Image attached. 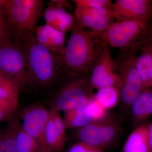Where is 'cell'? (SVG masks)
<instances>
[{
    "label": "cell",
    "mask_w": 152,
    "mask_h": 152,
    "mask_svg": "<svg viewBox=\"0 0 152 152\" xmlns=\"http://www.w3.org/2000/svg\"><path fill=\"white\" fill-rule=\"evenodd\" d=\"M18 106L0 98V123L8 121L16 112Z\"/></svg>",
    "instance_id": "obj_26"
},
{
    "label": "cell",
    "mask_w": 152,
    "mask_h": 152,
    "mask_svg": "<svg viewBox=\"0 0 152 152\" xmlns=\"http://www.w3.org/2000/svg\"><path fill=\"white\" fill-rule=\"evenodd\" d=\"M89 73L76 74L66 71L58 86L51 108L64 112L86 106L94 94Z\"/></svg>",
    "instance_id": "obj_3"
},
{
    "label": "cell",
    "mask_w": 152,
    "mask_h": 152,
    "mask_svg": "<svg viewBox=\"0 0 152 152\" xmlns=\"http://www.w3.org/2000/svg\"><path fill=\"white\" fill-rule=\"evenodd\" d=\"M94 96L107 110H110L118 103L119 90L115 86L104 87L98 89Z\"/></svg>",
    "instance_id": "obj_21"
},
{
    "label": "cell",
    "mask_w": 152,
    "mask_h": 152,
    "mask_svg": "<svg viewBox=\"0 0 152 152\" xmlns=\"http://www.w3.org/2000/svg\"><path fill=\"white\" fill-rule=\"evenodd\" d=\"M45 135L47 142L52 152H64L66 144L60 139L50 115L46 125Z\"/></svg>",
    "instance_id": "obj_22"
},
{
    "label": "cell",
    "mask_w": 152,
    "mask_h": 152,
    "mask_svg": "<svg viewBox=\"0 0 152 152\" xmlns=\"http://www.w3.org/2000/svg\"><path fill=\"white\" fill-rule=\"evenodd\" d=\"M112 12L113 9H93L76 6L74 16L78 26L89 30L101 17Z\"/></svg>",
    "instance_id": "obj_18"
},
{
    "label": "cell",
    "mask_w": 152,
    "mask_h": 152,
    "mask_svg": "<svg viewBox=\"0 0 152 152\" xmlns=\"http://www.w3.org/2000/svg\"><path fill=\"white\" fill-rule=\"evenodd\" d=\"M86 107L93 121L104 119L108 115L107 110L95 99L94 95L87 104Z\"/></svg>",
    "instance_id": "obj_24"
},
{
    "label": "cell",
    "mask_w": 152,
    "mask_h": 152,
    "mask_svg": "<svg viewBox=\"0 0 152 152\" xmlns=\"http://www.w3.org/2000/svg\"><path fill=\"white\" fill-rule=\"evenodd\" d=\"M150 125L143 124L131 133L121 152H150Z\"/></svg>",
    "instance_id": "obj_15"
},
{
    "label": "cell",
    "mask_w": 152,
    "mask_h": 152,
    "mask_svg": "<svg viewBox=\"0 0 152 152\" xmlns=\"http://www.w3.org/2000/svg\"><path fill=\"white\" fill-rule=\"evenodd\" d=\"M149 37L152 39V16L149 23Z\"/></svg>",
    "instance_id": "obj_33"
},
{
    "label": "cell",
    "mask_w": 152,
    "mask_h": 152,
    "mask_svg": "<svg viewBox=\"0 0 152 152\" xmlns=\"http://www.w3.org/2000/svg\"><path fill=\"white\" fill-rule=\"evenodd\" d=\"M22 38L27 56L26 86L38 90L56 86L66 72L61 55L39 44L34 32H24Z\"/></svg>",
    "instance_id": "obj_1"
},
{
    "label": "cell",
    "mask_w": 152,
    "mask_h": 152,
    "mask_svg": "<svg viewBox=\"0 0 152 152\" xmlns=\"http://www.w3.org/2000/svg\"><path fill=\"white\" fill-rule=\"evenodd\" d=\"M48 4L58 6L64 9H72L73 7L71 4V1L67 0H50Z\"/></svg>",
    "instance_id": "obj_30"
},
{
    "label": "cell",
    "mask_w": 152,
    "mask_h": 152,
    "mask_svg": "<svg viewBox=\"0 0 152 152\" xmlns=\"http://www.w3.org/2000/svg\"><path fill=\"white\" fill-rule=\"evenodd\" d=\"M149 139L151 151H152V124L149 126Z\"/></svg>",
    "instance_id": "obj_32"
},
{
    "label": "cell",
    "mask_w": 152,
    "mask_h": 152,
    "mask_svg": "<svg viewBox=\"0 0 152 152\" xmlns=\"http://www.w3.org/2000/svg\"><path fill=\"white\" fill-rule=\"evenodd\" d=\"M7 2V0H0V9L3 10Z\"/></svg>",
    "instance_id": "obj_34"
},
{
    "label": "cell",
    "mask_w": 152,
    "mask_h": 152,
    "mask_svg": "<svg viewBox=\"0 0 152 152\" xmlns=\"http://www.w3.org/2000/svg\"><path fill=\"white\" fill-rule=\"evenodd\" d=\"M20 122L19 114L15 113L0 129V152H18L16 140L18 126Z\"/></svg>",
    "instance_id": "obj_16"
},
{
    "label": "cell",
    "mask_w": 152,
    "mask_h": 152,
    "mask_svg": "<svg viewBox=\"0 0 152 152\" xmlns=\"http://www.w3.org/2000/svg\"><path fill=\"white\" fill-rule=\"evenodd\" d=\"M14 42H15L14 36L0 28V46L10 45Z\"/></svg>",
    "instance_id": "obj_29"
},
{
    "label": "cell",
    "mask_w": 152,
    "mask_h": 152,
    "mask_svg": "<svg viewBox=\"0 0 152 152\" xmlns=\"http://www.w3.org/2000/svg\"><path fill=\"white\" fill-rule=\"evenodd\" d=\"M34 34L39 44L62 56L64 54L66 45L65 33L45 24L38 26Z\"/></svg>",
    "instance_id": "obj_13"
},
{
    "label": "cell",
    "mask_w": 152,
    "mask_h": 152,
    "mask_svg": "<svg viewBox=\"0 0 152 152\" xmlns=\"http://www.w3.org/2000/svg\"><path fill=\"white\" fill-rule=\"evenodd\" d=\"M62 56L66 70L76 74L89 73L107 46L96 32L76 24Z\"/></svg>",
    "instance_id": "obj_2"
},
{
    "label": "cell",
    "mask_w": 152,
    "mask_h": 152,
    "mask_svg": "<svg viewBox=\"0 0 152 152\" xmlns=\"http://www.w3.org/2000/svg\"><path fill=\"white\" fill-rule=\"evenodd\" d=\"M47 5L43 14L45 24L65 34L71 31L76 25L75 16L65 9L51 4Z\"/></svg>",
    "instance_id": "obj_12"
},
{
    "label": "cell",
    "mask_w": 152,
    "mask_h": 152,
    "mask_svg": "<svg viewBox=\"0 0 152 152\" xmlns=\"http://www.w3.org/2000/svg\"><path fill=\"white\" fill-rule=\"evenodd\" d=\"M21 125L36 143L38 152H52L47 142L45 127L50 112L40 104L27 107L19 114Z\"/></svg>",
    "instance_id": "obj_9"
},
{
    "label": "cell",
    "mask_w": 152,
    "mask_h": 152,
    "mask_svg": "<svg viewBox=\"0 0 152 152\" xmlns=\"http://www.w3.org/2000/svg\"><path fill=\"white\" fill-rule=\"evenodd\" d=\"M64 113L63 120L66 129H78L93 122L86 106Z\"/></svg>",
    "instance_id": "obj_19"
},
{
    "label": "cell",
    "mask_w": 152,
    "mask_h": 152,
    "mask_svg": "<svg viewBox=\"0 0 152 152\" xmlns=\"http://www.w3.org/2000/svg\"><path fill=\"white\" fill-rule=\"evenodd\" d=\"M16 140L18 152H38L36 143L23 128L21 122L17 128Z\"/></svg>",
    "instance_id": "obj_23"
},
{
    "label": "cell",
    "mask_w": 152,
    "mask_h": 152,
    "mask_svg": "<svg viewBox=\"0 0 152 152\" xmlns=\"http://www.w3.org/2000/svg\"><path fill=\"white\" fill-rule=\"evenodd\" d=\"M130 111L133 121L142 122L152 114V88H145L133 104Z\"/></svg>",
    "instance_id": "obj_17"
},
{
    "label": "cell",
    "mask_w": 152,
    "mask_h": 152,
    "mask_svg": "<svg viewBox=\"0 0 152 152\" xmlns=\"http://www.w3.org/2000/svg\"><path fill=\"white\" fill-rule=\"evenodd\" d=\"M43 0H7L3 10L15 37V42H22V34L34 32L45 10Z\"/></svg>",
    "instance_id": "obj_6"
},
{
    "label": "cell",
    "mask_w": 152,
    "mask_h": 152,
    "mask_svg": "<svg viewBox=\"0 0 152 152\" xmlns=\"http://www.w3.org/2000/svg\"><path fill=\"white\" fill-rule=\"evenodd\" d=\"M113 14L115 21L136 20L150 22L152 16V1L116 0Z\"/></svg>",
    "instance_id": "obj_11"
},
{
    "label": "cell",
    "mask_w": 152,
    "mask_h": 152,
    "mask_svg": "<svg viewBox=\"0 0 152 152\" xmlns=\"http://www.w3.org/2000/svg\"><path fill=\"white\" fill-rule=\"evenodd\" d=\"M137 55V69L144 88H152V39L148 36Z\"/></svg>",
    "instance_id": "obj_14"
},
{
    "label": "cell",
    "mask_w": 152,
    "mask_h": 152,
    "mask_svg": "<svg viewBox=\"0 0 152 152\" xmlns=\"http://www.w3.org/2000/svg\"><path fill=\"white\" fill-rule=\"evenodd\" d=\"M20 91L18 84L0 72V98L18 106Z\"/></svg>",
    "instance_id": "obj_20"
},
{
    "label": "cell",
    "mask_w": 152,
    "mask_h": 152,
    "mask_svg": "<svg viewBox=\"0 0 152 152\" xmlns=\"http://www.w3.org/2000/svg\"><path fill=\"white\" fill-rule=\"evenodd\" d=\"M152 152V151H151V152Z\"/></svg>",
    "instance_id": "obj_35"
},
{
    "label": "cell",
    "mask_w": 152,
    "mask_h": 152,
    "mask_svg": "<svg viewBox=\"0 0 152 152\" xmlns=\"http://www.w3.org/2000/svg\"><path fill=\"white\" fill-rule=\"evenodd\" d=\"M149 23L136 20L115 21L101 33V38L108 47L140 50L148 36Z\"/></svg>",
    "instance_id": "obj_5"
},
{
    "label": "cell",
    "mask_w": 152,
    "mask_h": 152,
    "mask_svg": "<svg viewBox=\"0 0 152 152\" xmlns=\"http://www.w3.org/2000/svg\"><path fill=\"white\" fill-rule=\"evenodd\" d=\"M0 28L15 37L13 32L9 24L7 15L4 10L1 9H0Z\"/></svg>",
    "instance_id": "obj_28"
},
{
    "label": "cell",
    "mask_w": 152,
    "mask_h": 152,
    "mask_svg": "<svg viewBox=\"0 0 152 152\" xmlns=\"http://www.w3.org/2000/svg\"><path fill=\"white\" fill-rule=\"evenodd\" d=\"M86 152H106L105 150L98 148V147L91 146Z\"/></svg>",
    "instance_id": "obj_31"
},
{
    "label": "cell",
    "mask_w": 152,
    "mask_h": 152,
    "mask_svg": "<svg viewBox=\"0 0 152 152\" xmlns=\"http://www.w3.org/2000/svg\"><path fill=\"white\" fill-rule=\"evenodd\" d=\"M76 6L93 9H113L114 3L111 0H72Z\"/></svg>",
    "instance_id": "obj_25"
},
{
    "label": "cell",
    "mask_w": 152,
    "mask_h": 152,
    "mask_svg": "<svg viewBox=\"0 0 152 152\" xmlns=\"http://www.w3.org/2000/svg\"><path fill=\"white\" fill-rule=\"evenodd\" d=\"M92 146L77 141L68 147L65 152H86Z\"/></svg>",
    "instance_id": "obj_27"
},
{
    "label": "cell",
    "mask_w": 152,
    "mask_h": 152,
    "mask_svg": "<svg viewBox=\"0 0 152 152\" xmlns=\"http://www.w3.org/2000/svg\"><path fill=\"white\" fill-rule=\"evenodd\" d=\"M121 131L118 123L108 115L104 119L93 121L77 129L75 137L78 141L109 150L116 145Z\"/></svg>",
    "instance_id": "obj_7"
},
{
    "label": "cell",
    "mask_w": 152,
    "mask_h": 152,
    "mask_svg": "<svg viewBox=\"0 0 152 152\" xmlns=\"http://www.w3.org/2000/svg\"><path fill=\"white\" fill-rule=\"evenodd\" d=\"M26 50L23 42L0 46V72L18 85L20 91L26 86Z\"/></svg>",
    "instance_id": "obj_8"
},
{
    "label": "cell",
    "mask_w": 152,
    "mask_h": 152,
    "mask_svg": "<svg viewBox=\"0 0 152 152\" xmlns=\"http://www.w3.org/2000/svg\"><path fill=\"white\" fill-rule=\"evenodd\" d=\"M120 50L118 56L115 60L119 78L120 102L122 108L129 111L144 89L136 65L137 56L140 50Z\"/></svg>",
    "instance_id": "obj_4"
},
{
    "label": "cell",
    "mask_w": 152,
    "mask_h": 152,
    "mask_svg": "<svg viewBox=\"0 0 152 152\" xmlns=\"http://www.w3.org/2000/svg\"><path fill=\"white\" fill-rule=\"evenodd\" d=\"M89 80L94 89L110 86L118 88L119 78L116 64L112 57L109 47L105 48L102 54L91 70Z\"/></svg>",
    "instance_id": "obj_10"
}]
</instances>
